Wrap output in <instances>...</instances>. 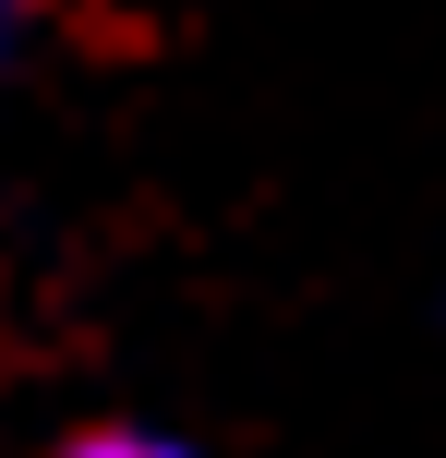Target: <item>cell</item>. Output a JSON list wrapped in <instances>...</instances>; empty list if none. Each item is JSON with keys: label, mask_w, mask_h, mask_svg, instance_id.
I'll return each instance as SVG.
<instances>
[{"label": "cell", "mask_w": 446, "mask_h": 458, "mask_svg": "<svg viewBox=\"0 0 446 458\" xmlns=\"http://www.w3.org/2000/svg\"><path fill=\"white\" fill-rule=\"evenodd\" d=\"M61 458H193V446H169V435H72Z\"/></svg>", "instance_id": "cell-1"}, {"label": "cell", "mask_w": 446, "mask_h": 458, "mask_svg": "<svg viewBox=\"0 0 446 458\" xmlns=\"http://www.w3.org/2000/svg\"><path fill=\"white\" fill-rule=\"evenodd\" d=\"M24 13H37V0H0V61L24 48Z\"/></svg>", "instance_id": "cell-2"}]
</instances>
